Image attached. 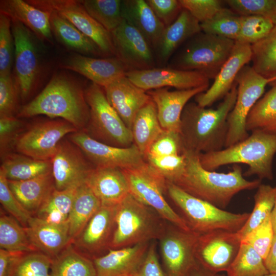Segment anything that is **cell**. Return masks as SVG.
Segmentation results:
<instances>
[{
  "instance_id": "22",
  "label": "cell",
  "mask_w": 276,
  "mask_h": 276,
  "mask_svg": "<svg viewBox=\"0 0 276 276\" xmlns=\"http://www.w3.org/2000/svg\"><path fill=\"white\" fill-rule=\"evenodd\" d=\"M103 88L110 104L131 130L138 111L152 100L147 91L134 84L126 75Z\"/></svg>"
},
{
  "instance_id": "3",
  "label": "cell",
  "mask_w": 276,
  "mask_h": 276,
  "mask_svg": "<svg viewBox=\"0 0 276 276\" xmlns=\"http://www.w3.org/2000/svg\"><path fill=\"white\" fill-rule=\"evenodd\" d=\"M39 115L64 120L78 130H84L89 119L85 90L71 77L63 73L54 75L43 89L17 113L19 117L27 118Z\"/></svg>"
},
{
  "instance_id": "49",
  "label": "cell",
  "mask_w": 276,
  "mask_h": 276,
  "mask_svg": "<svg viewBox=\"0 0 276 276\" xmlns=\"http://www.w3.org/2000/svg\"><path fill=\"white\" fill-rule=\"evenodd\" d=\"M14 39L11 20L7 16L0 14V76L11 74L14 53Z\"/></svg>"
},
{
  "instance_id": "59",
  "label": "cell",
  "mask_w": 276,
  "mask_h": 276,
  "mask_svg": "<svg viewBox=\"0 0 276 276\" xmlns=\"http://www.w3.org/2000/svg\"><path fill=\"white\" fill-rule=\"evenodd\" d=\"M264 262L269 273L276 274V234Z\"/></svg>"
},
{
  "instance_id": "28",
  "label": "cell",
  "mask_w": 276,
  "mask_h": 276,
  "mask_svg": "<svg viewBox=\"0 0 276 276\" xmlns=\"http://www.w3.org/2000/svg\"><path fill=\"white\" fill-rule=\"evenodd\" d=\"M25 228L34 247L51 259L72 242L67 222L55 224L32 216Z\"/></svg>"
},
{
  "instance_id": "10",
  "label": "cell",
  "mask_w": 276,
  "mask_h": 276,
  "mask_svg": "<svg viewBox=\"0 0 276 276\" xmlns=\"http://www.w3.org/2000/svg\"><path fill=\"white\" fill-rule=\"evenodd\" d=\"M275 79L276 77L265 78L247 65L239 72L235 80L237 98L227 118L228 130L224 148L240 142L249 136L245 128L247 117L263 94L266 86Z\"/></svg>"
},
{
  "instance_id": "41",
  "label": "cell",
  "mask_w": 276,
  "mask_h": 276,
  "mask_svg": "<svg viewBox=\"0 0 276 276\" xmlns=\"http://www.w3.org/2000/svg\"><path fill=\"white\" fill-rule=\"evenodd\" d=\"M276 197V187L261 184L254 195L255 205L242 227L237 233L242 239L270 215Z\"/></svg>"
},
{
  "instance_id": "15",
  "label": "cell",
  "mask_w": 276,
  "mask_h": 276,
  "mask_svg": "<svg viewBox=\"0 0 276 276\" xmlns=\"http://www.w3.org/2000/svg\"><path fill=\"white\" fill-rule=\"evenodd\" d=\"M68 140L96 167H114L123 170L137 167L146 161L134 144L128 147L111 146L93 138L85 130L70 134Z\"/></svg>"
},
{
  "instance_id": "16",
  "label": "cell",
  "mask_w": 276,
  "mask_h": 276,
  "mask_svg": "<svg viewBox=\"0 0 276 276\" xmlns=\"http://www.w3.org/2000/svg\"><path fill=\"white\" fill-rule=\"evenodd\" d=\"M241 241L237 232L218 230L199 235L195 251L197 261L213 272H226L238 254Z\"/></svg>"
},
{
  "instance_id": "30",
  "label": "cell",
  "mask_w": 276,
  "mask_h": 276,
  "mask_svg": "<svg viewBox=\"0 0 276 276\" xmlns=\"http://www.w3.org/2000/svg\"><path fill=\"white\" fill-rule=\"evenodd\" d=\"M123 19L144 37L153 52L165 27L145 0L122 1Z\"/></svg>"
},
{
  "instance_id": "7",
  "label": "cell",
  "mask_w": 276,
  "mask_h": 276,
  "mask_svg": "<svg viewBox=\"0 0 276 276\" xmlns=\"http://www.w3.org/2000/svg\"><path fill=\"white\" fill-rule=\"evenodd\" d=\"M235 41L200 32L185 42L174 54L167 66L200 72L214 79L229 58Z\"/></svg>"
},
{
  "instance_id": "53",
  "label": "cell",
  "mask_w": 276,
  "mask_h": 276,
  "mask_svg": "<svg viewBox=\"0 0 276 276\" xmlns=\"http://www.w3.org/2000/svg\"><path fill=\"white\" fill-rule=\"evenodd\" d=\"M18 95L19 91L11 73L0 76V117H14L18 110Z\"/></svg>"
},
{
  "instance_id": "62",
  "label": "cell",
  "mask_w": 276,
  "mask_h": 276,
  "mask_svg": "<svg viewBox=\"0 0 276 276\" xmlns=\"http://www.w3.org/2000/svg\"><path fill=\"white\" fill-rule=\"evenodd\" d=\"M272 87H276V79L269 84Z\"/></svg>"
},
{
  "instance_id": "18",
  "label": "cell",
  "mask_w": 276,
  "mask_h": 276,
  "mask_svg": "<svg viewBox=\"0 0 276 276\" xmlns=\"http://www.w3.org/2000/svg\"><path fill=\"white\" fill-rule=\"evenodd\" d=\"M116 207L101 204L81 232L72 241L78 251L93 260L110 249L115 229Z\"/></svg>"
},
{
  "instance_id": "33",
  "label": "cell",
  "mask_w": 276,
  "mask_h": 276,
  "mask_svg": "<svg viewBox=\"0 0 276 276\" xmlns=\"http://www.w3.org/2000/svg\"><path fill=\"white\" fill-rule=\"evenodd\" d=\"M164 130L158 119L156 105L151 100L138 111L131 129L133 144L144 157Z\"/></svg>"
},
{
  "instance_id": "13",
  "label": "cell",
  "mask_w": 276,
  "mask_h": 276,
  "mask_svg": "<svg viewBox=\"0 0 276 276\" xmlns=\"http://www.w3.org/2000/svg\"><path fill=\"white\" fill-rule=\"evenodd\" d=\"M14 43V76L22 100L29 98L41 75V63L33 33L21 23L11 20Z\"/></svg>"
},
{
  "instance_id": "25",
  "label": "cell",
  "mask_w": 276,
  "mask_h": 276,
  "mask_svg": "<svg viewBox=\"0 0 276 276\" xmlns=\"http://www.w3.org/2000/svg\"><path fill=\"white\" fill-rule=\"evenodd\" d=\"M150 242L109 249L93 261L97 276H134L146 254Z\"/></svg>"
},
{
  "instance_id": "12",
  "label": "cell",
  "mask_w": 276,
  "mask_h": 276,
  "mask_svg": "<svg viewBox=\"0 0 276 276\" xmlns=\"http://www.w3.org/2000/svg\"><path fill=\"white\" fill-rule=\"evenodd\" d=\"M77 131L72 124L61 119L43 121L20 133L13 145L20 154L51 160L64 137Z\"/></svg>"
},
{
  "instance_id": "23",
  "label": "cell",
  "mask_w": 276,
  "mask_h": 276,
  "mask_svg": "<svg viewBox=\"0 0 276 276\" xmlns=\"http://www.w3.org/2000/svg\"><path fill=\"white\" fill-rule=\"evenodd\" d=\"M61 67L82 75L102 88L129 71L116 57L98 58L79 54L68 57Z\"/></svg>"
},
{
  "instance_id": "63",
  "label": "cell",
  "mask_w": 276,
  "mask_h": 276,
  "mask_svg": "<svg viewBox=\"0 0 276 276\" xmlns=\"http://www.w3.org/2000/svg\"><path fill=\"white\" fill-rule=\"evenodd\" d=\"M264 276H276V274H273V273H269L267 275H265Z\"/></svg>"
},
{
  "instance_id": "24",
  "label": "cell",
  "mask_w": 276,
  "mask_h": 276,
  "mask_svg": "<svg viewBox=\"0 0 276 276\" xmlns=\"http://www.w3.org/2000/svg\"><path fill=\"white\" fill-rule=\"evenodd\" d=\"M208 88L202 86L189 89L170 90L168 87L147 91L155 103L157 116L164 130L179 132L181 116L189 101Z\"/></svg>"
},
{
  "instance_id": "5",
  "label": "cell",
  "mask_w": 276,
  "mask_h": 276,
  "mask_svg": "<svg viewBox=\"0 0 276 276\" xmlns=\"http://www.w3.org/2000/svg\"><path fill=\"white\" fill-rule=\"evenodd\" d=\"M167 192L191 231L199 235L218 230L237 232L250 215V213H233L219 209L167 180Z\"/></svg>"
},
{
  "instance_id": "27",
  "label": "cell",
  "mask_w": 276,
  "mask_h": 276,
  "mask_svg": "<svg viewBox=\"0 0 276 276\" xmlns=\"http://www.w3.org/2000/svg\"><path fill=\"white\" fill-rule=\"evenodd\" d=\"M85 183L102 205H117L129 194L125 174L118 168L95 167Z\"/></svg>"
},
{
  "instance_id": "44",
  "label": "cell",
  "mask_w": 276,
  "mask_h": 276,
  "mask_svg": "<svg viewBox=\"0 0 276 276\" xmlns=\"http://www.w3.org/2000/svg\"><path fill=\"white\" fill-rule=\"evenodd\" d=\"M241 25V16L223 7L211 19L200 23L202 32L236 41Z\"/></svg>"
},
{
  "instance_id": "55",
  "label": "cell",
  "mask_w": 276,
  "mask_h": 276,
  "mask_svg": "<svg viewBox=\"0 0 276 276\" xmlns=\"http://www.w3.org/2000/svg\"><path fill=\"white\" fill-rule=\"evenodd\" d=\"M159 20L167 27L177 18L182 8L179 0H146Z\"/></svg>"
},
{
  "instance_id": "50",
  "label": "cell",
  "mask_w": 276,
  "mask_h": 276,
  "mask_svg": "<svg viewBox=\"0 0 276 276\" xmlns=\"http://www.w3.org/2000/svg\"><path fill=\"white\" fill-rule=\"evenodd\" d=\"M0 202L8 214L26 227L32 216L22 206L11 190L8 181L0 170Z\"/></svg>"
},
{
  "instance_id": "40",
  "label": "cell",
  "mask_w": 276,
  "mask_h": 276,
  "mask_svg": "<svg viewBox=\"0 0 276 276\" xmlns=\"http://www.w3.org/2000/svg\"><path fill=\"white\" fill-rule=\"evenodd\" d=\"M252 68L260 75L276 77V24L268 34L251 45Z\"/></svg>"
},
{
  "instance_id": "20",
  "label": "cell",
  "mask_w": 276,
  "mask_h": 276,
  "mask_svg": "<svg viewBox=\"0 0 276 276\" xmlns=\"http://www.w3.org/2000/svg\"><path fill=\"white\" fill-rule=\"evenodd\" d=\"M126 76L134 84L147 91L169 87L178 90L209 87L210 80L197 71L180 70L167 66L129 71Z\"/></svg>"
},
{
  "instance_id": "54",
  "label": "cell",
  "mask_w": 276,
  "mask_h": 276,
  "mask_svg": "<svg viewBox=\"0 0 276 276\" xmlns=\"http://www.w3.org/2000/svg\"><path fill=\"white\" fill-rule=\"evenodd\" d=\"M184 9L189 11L200 23L211 19L222 8L220 0H179Z\"/></svg>"
},
{
  "instance_id": "29",
  "label": "cell",
  "mask_w": 276,
  "mask_h": 276,
  "mask_svg": "<svg viewBox=\"0 0 276 276\" xmlns=\"http://www.w3.org/2000/svg\"><path fill=\"white\" fill-rule=\"evenodd\" d=\"M0 12L11 20L18 21L28 28L38 38L52 42L51 12L40 9L22 0H2Z\"/></svg>"
},
{
  "instance_id": "9",
  "label": "cell",
  "mask_w": 276,
  "mask_h": 276,
  "mask_svg": "<svg viewBox=\"0 0 276 276\" xmlns=\"http://www.w3.org/2000/svg\"><path fill=\"white\" fill-rule=\"evenodd\" d=\"M85 97L89 108L87 133L90 136L119 147L133 144L131 131L110 104L102 87L92 83L85 89Z\"/></svg>"
},
{
  "instance_id": "38",
  "label": "cell",
  "mask_w": 276,
  "mask_h": 276,
  "mask_svg": "<svg viewBox=\"0 0 276 276\" xmlns=\"http://www.w3.org/2000/svg\"><path fill=\"white\" fill-rule=\"evenodd\" d=\"M78 187L63 190L55 188L34 216L50 223H67Z\"/></svg>"
},
{
  "instance_id": "47",
  "label": "cell",
  "mask_w": 276,
  "mask_h": 276,
  "mask_svg": "<svg viewBox=\"0 0 276 276\" xmlns=\"http://www.w3.org/2000/svg\"><path fill=\"white\" fill-rule=\"evenodd\" d=\"M225 2L240 16H261L276 24V0H227Z\"/></svg>"
},
{
  "instance_id": "61",
  "label": "cell",
  "mask_w": 276,
  "mask_h": 276,
  "mask_svg": "<svg viewBox=\"0 0 276 276\" xmlns=\"http://www.w3.org/2000/svg\"><path fill=\"white\" fill-rule=\"evenodd\" d=\"M270 217L274 233V234H276V197L274 206L270 214Z\"/></svg>"
},
{
  "instance_id": "6",
  "label": "cell",
  "mask_w": 276,
  "mask_h": 276,
  "mask_svg": "<svg viewBox=\"0 0 276 276\" xmlns=\"http://www.w3.org/2000/svg\"><path fill=\"white\" fill-rule=\"evenodd\" d=\"M152 209L129 194L117 205L110 248L117 249L158 240L166 223Z\"/></svg>"
},
{
  "instance_id": "34",
  "label": "cell",
  "mask_w": 276,
  "mask_h": 276,
  "mask_svg": "<svg viewBox=\"0 0 276 276\" xmlns=\"http://www.w3.org/2000/svg\"><path fill=\"white\" fill-rule=\"evenodd\" d=\"M101 206L100 201L86 183L78 187L67 219L71 242L81 232Z\"/></svg>"
},
{
  "instance_id": "14",
  "label": "cell",
  "mask_w": 276,
  "mask_h": 276,
  "mask_svg": "<svg viewBox=\"0 0 276 276\" xmlns=\"http://www.w3.org/2000/svg\"><path fill=\"white\" fill-rule=\"evenodd\" d=\"M27 1L40 9L57 12L93 41L104 56L115 57L111 33L87 12L80 1L29 0Z\"/></svg>"
},
{
  "instance_id": "2",
  "label": "cell",
  "mask_w": 276,
  "mask_h": 276,
  "mask_svg": "<svg viewBox=\"0 0 276 276\" xmlns=\"http://www.w3.org/2000/svg\"><path fill=\"white\" fill-rule=\"evenodd\" d=\"M236 83L215 108H207L196 102L185 106L181 116L179 133L183 149L200 153L218 151L225 147L227 118L235 104Z\"/></svg>"
},
{
  "instance_id": "43",
  "label": "cell",
  "mask_w": 276,
  "mask_h": 276,
  "mask_svg": "<svg viewBox=\"0 0 276 276\" xmlns=\"http://www.w3.org/2000/svg\"><path fill=\"white\" fill-rule=\"evenodd\" d=\"M87 12L109 32L122 22L121 0H83Z\"/></svg>"
},
{
  "instance_id": "42",
  "label": "cell",
  "mask_w": 276,
  "mask_h": 276,
  "mask_svg": "<svg viewBox=\"0 0 276 276\" xmlns=\"http://www.w3.org/2000/svg\"><path fill=\"white\" fill-rule=\"evenodd\" d=\"M226 272V276H264L269 273L264 259L251 246L242 241L238 254Z\"/></svg>"
},
{
  "instance_id": "56",
  "label": "cell",
  "mask_w": 276,
  "mask_h": 276,
  "mask_svg": "<svg viewBox=\"0 0 276 276\" xmlns=\"http://www.w3.org/2000/svg\"><path fill=\"white\" fill-rule=\"evenodd\" d=\"M22 122L14 117H0V147L2 156L6 155L10 145L13 144L16 137L20 133Z\"/></svg>"
},
{
  "instance_id": "57",
  "label": "cell",
  "mask_w": 276,
  "mask_h": 276,
  "mask_svg": "<svg viewBox=\"0 0 276 276\" xmlns=\"http://www.w3.org/2000/svg\"><path fill=\"white\" fill-rule=\"evenodd\" d=\"M155 240L151 242L144 259L134 276H166L159 261Z\"/></svg>"
},
{
  "instance_id": "37",
  "label": "cell",
  "mask_w": 276,
  "mask_h": 276,
  "mask_svg": "<svg viewBox=\"0 0 276 276\" xmlns=\"http://www.w3.org/2000/svg\"><path fill=\"white\" fill-rule=\"evenodd\" d=\"M247 132L276 134V87H272L254 105L245 124Z\"/></svg>"
},
{
  "instance_id": "4",
  "label": "cell",
  "mask_w": 276,
  "mask_h": 276,
  "mask_svg": "<svg viewBox=\"0 0 276 276\" xmlns=\"http://www.w3.org/2000/svg\"><path fill=\"white\" fill-rule=\"evenodd\" d=\"M276 153V134L252 132L245 140L215 152L200 153L201 165L214 171L229 164H244L248 169L244 176L257 175L259 179H273L272 162Z\"/></svg>"
},
{
  "instance_id": "1",
  "label": "cell",
  "mask_w": 276,
  "mask_h": 276,
  "mask_svg": "<svg viewBox=\"0 0 276 276\" xmlns=\"http://www.w3.org/2000/svg\"><path fill=\"white\" fill-rule=\"evenodd\" d=\"M186 165L183 173L174 182L197 198L224 210L239 192L257 189L261 180H248L240 166L234 165L227 173L207 170L200 164L199 153L183 149Z\"/></svg>"
},
{
  "instance_id": "58",
  "label": "cell",
  "mask_w": 276,
  "mask_h": 276,
  "mask_svg": "<svg viewBox=\"0 0 276 276\" xmlns=\"http://www.w3.org/2000/svg\"><path fill=\"white\" fill-rule=\"evenodd\" d=\"M27 252L0 249V276H9L18 260Z\"/></svg>"
},
{
  "instance_id": "51",
  "label": "cell",
  "mask_w": 276,
  "mask_h": 276,
  "mask_svg": "<svg viewBox=\"0 0 276 276\" xmlns=\"http://www.w3.org/2000/svg\"><path fill=\"white\" fill-rule=\"evenodd\" d=\"M274 235L270 215L261 224L246 235L242 239V242L251 246L265 260L271 246Z\"/></svg>"
},
{
  "instance_id": "19",
  "label": "cell",
  "mask_w": 276,
  "mask_h": 276,
  "mask_svg": "<svg viewBox=\"0 0 276 276\" xmlns=\"http://www.w3.org/2000/svg\"><path fill=\"white\" fill-rule=\"evenodd\" d=\"M111 33L115 57L129 70L156 67L153 51L144 37L125 20Z\"/></svg>"
},
{
  "instance_id": "39",
  "label": "cell",
  "mask_w": 276,
  "mask_h": 276,
  "mask_svg": "<svg viewBox=\"0 0 276 276\" xmlns=\"http://www.w3.org/2000/svg\"><path fill=\"white\" fill-rule=\"evenodd\" d=\"M0 248L24 252L38 251L31 243L26 228L1 210Z\"/></svg>"
},
{
  "instance_id": "48",
  "label": "cell",
  "mask_w": 276,
  "mask_h": 276,
  "mask_svg": "<svg viewBox=\"0 0 276 276\" xmlns=\"http://www.w3.org/2000/svg\"><path fill=\"white\" fill-rule=\"evenodd\" d=\"M145 159L167 181L171 182L182 175L186 168V157L183 153L164 156H146Z\"/></svg>"
},
{
  "instance_id": "60",
  "label": "cell",
  "mask_w": 276,
  "mask_h": 276,
  "mask_svg": "<svg viewBox=\"0 0 276 276\" xmlns=\"http://www.w3.org/2000/svg\"><path fill=\"white\" fill-rule=\"evenodd\" d=\"M187 276H226L221 273L214 272L205 268L198 263L197 266Z\"/></svg>"
},
{
  "instance_id": "45",
  "label": "cell",
  "mask_w": 276,
  "mask_h": 276,
  "mask_svg": "<svg viewBox=\"0 0 276 276\" xmlns=\"http://www.w3.org/2000/svg\"><path fill=\"white\" fill-rule=\"evenodd\" d=\"M52 259L34 251L26 253L14 265L9 276H51Z\"/></svg>"
},
{
  "instance_id": "46",
  "label": "cell",
  "mask_w": 276,
  "mask_h": 276,
  "mask_svg": "<svg viewBox=\"0 0 276 276\" xmlns=\"http://www.w3.org/2000/svg\"><path fill=\"white\" fill-rule=\"evenodd\" d=\"M274 24L270 19L261 16H241L240 31L236 41L252 45L266 36Z\"/></svg>"
},
{
  "instance_id": "11",
  "label": "cell",
  "mask_w": 276,
  "mask_h": 276,
  "mask_svg": "<svg viewBox=\"0 0 276 276\" xmlns=\"http://www.w3.org/2000/svg\"><path fill=\"white\" fill-rule=\"evenodd\" d=\"M198 236L166 223L158 239L166 276H187L197 266L195 251Z\"/></svg>"
},
{
  "instance_id": "52",
  "label": "cell",
  "mask_w": 276,
  "mask_h": 276,
  "mask_svg": "<svg viewBox=\"0 0 276 276\" xmlns=\"http://www.w3.org/2000/svg\"><path fill=\"white\" fill-rule=\"evenodd\" d=\"M183 146L179 132L164 130L153 142L145 157L164 156L182 153Z\"/></svg>"
},
{
  "instance_id": "36",
  "label": "cell",
  "mask_w": 276,
  "mask_h": 276,
  "mask_svg": "<svg viewBox=\"0 0 276 276\" xmlns=\"http://www.w3.org/2000/svg\"><path fill=\"white\" fill-rule=\"evenodd\" d=\"M51 276H97L93 260L78 251L72 242L52 259Z\"/></svg>"
},
{
  "instance_id": "31",
  "label": "cell",
  "mask_w": 276,
  "mask_h": 276,
  "mask_svg": "<svg viewBox=\"0 0 276 276\" xmlns=\"http://www.w3.org/2000/svg\"><path fill=\"white\" fill-rule=\"evenodd\" d=\"M8 181L15 197L32 216L55 189L52 172L25 180Z\"/></svg>"
},
{
  "instance_id": "26",
  "label": "cell",
  "mask_w": 276,
  "mask_h": 276,
  "mask_svg": "<svg viewBox=\"0 0 276 276\" xmlns=\"http://www.w3.org/2000/svg\"><path fill=\"white\" fill-rule=\"evenodd\" d=\"M201 31L200 23L182 8L175 21L165 27L154 50L156 67L167 66L177 50L189 39Z\"/></svg>"
},
{
  "instance_id": "17",
  "label": "cell",
  "mask_w": 276,
  "mask_h": 276,
  "mask_svg": "<svg viewBox=\"0 0 276 276\" xmlns=\"http://www.w3.org/2000/svg\"><path fill=\"white\" fill-rule=\"evenodd\" d=\"M56 189L63 190L85 183L95 167L73 142L63 140L51 160Z\"/></svg>"
},
{
  "instance_id": "8",
  "label": "cell",
  "mask_w": 276,
  "mask_h": 276,
  "mask_svg": "<svg viewBox=\"0 0 276 276\" xmlns=\"http://www.w3.org/2000/svg\"><path fill=\"white\" fill-rule=\"evenodd\" d=\"M129 194L145 205L152 209L168 222L186 231H191L186 222L167 202V180L145 161L131 168L123 169Z\"/></svg>"
},
{
  "instance_id": "35",
  "label": "cell",
  "mask_w": 276,
  "mask_h": 276,
  "mask_svg": "<svg viewBox=\"0 0 276 276\" xmlns=\"http://www.w3.org/2000/svg\"><path fill=\"white\" fill-rule=\"evenodd\" d=\"M5 157L0 170L8 180H25L51 172V160L36 159L21 154H9Z\"/></svg>"
},
{
  "instance_id": "21",
  "label": "cell",
  "mask_w": 276,
  "mask_h": 276,
  "mask_svg": "<svg viewBox=\"0 0 276 276\" xmlns=\"http://www.w3.org/2000/svg\"><path fill=\"white\" fill-rule=\"evenodd\" d=\"M251 45L235 41L229 58L214 78L212 85L195 97L196 103L206 107L223 98L231 90L240 70L251 60Z\"/></svg>"
},
{
  "instance_id": "32",
  "label": "cell",
  "mask_w": 276,
  "mask_h": 276,
  "mask_svg": "<svg viewBox=\"0 0 276 276\" xmlns=\"http://www.w3.org/2000/svg\"><path fill=\"white\" fill-rule=\"evenodd\" d=\"M51 12L52 32L65 47L87 56H104L95 42L69 21L55 11Z\"/></svg>"
}]
</instances>
